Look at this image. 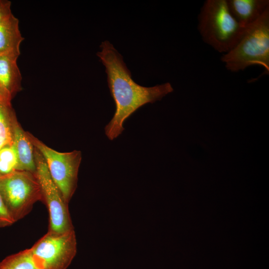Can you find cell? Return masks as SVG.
<instances>
[{
    "label": "cell",
    "instance_id": "6da1fadb",
    "mask_svg": "<svg viewBox=\"0 0 269 269\" xmlns=\"http://www.w3.org/2000/svg\"><path fill=\"white\" fill-rule=\"evenodd\" d=\"M97 55L106 67L108 86L116 111L105 128V134L111 140L124 130V122L138 109L147 103L160 100L173 91L171 85L165 83L146 87L136 83L125 63L123 57L108 41L102 42Z\"/></svg>",
    "mask_w": 269,
    "mask_h": 269
},
{
    "label": "cell",
    "instance_id": "7a4b0ae2",
    "mask_svg": "<svg viewBox=\"0 0 269 269\" xmlns=\"http://www.w3.org/2000/svg\"><path fill=\"white\" fill-rule=\"evenodd\" d=\"M198 30L203 41L225 54L239 41L247 27L231 13L227 0H206L198 17Z\"/></svg>",
    "mask_w": 269,
    "mask_h": 269
},
{
    "label": "cell",
    "instance_id": "3957f363",
    "mask_svg": "<svg viewBox=\"0 0 269 269\" xmlns=\"http://www.w3.org/2000/svg\"><path fill=\"white\" fill-rule=\"evenodd\" d=\"M221 60L232 72L258 65L269 73V8L246 28L237 43L223 54Z\"/></svg>",
    "mask_w": 269,
    "mask_h": 269
},
{
    "label": "cell",
    "instance_id": "277c9868",
    "mask_svg": "<svg viewBox=\"0 0 269 269\" xmlns=\"http://www.w3.org/2000/svg\"><path fill=\"white\" fill-rule=\"evenodd\" d=\"M0 194L15 222L31 210L34 204L41 201V193L35 174L15 170L0 175Z\"/></svg>",
    "mask_w": 269,
    "mask_h": 269
},
{
    "label": "cell",
    "instance_id": "5b68a950",
    "mask_svg": "<svg viewBox=\"0 0 269 269\" xmlns=\"http://www.w3.org/2000/svg\"><path fill=\"white\" fill-rule=\"evenodd\" d=\"M28 134L34 147L44 158L51 178L65 201L69 204L77 187L81 152L77 150L67 152L57 151L30 133Z\"/></svg>",
    "mask_w": 269,
    "mask_h": 269
},
{
    "label": "cell",
    "instance_id": "8992f818",
    "mask_svg": "<svg viewBox=\"0 0 269 269\" xmlns=\"http://www.w3.org/2000/svg\"><path fill=\"white\" fill-rule=\"evenodd\" d=\"M34 156L35 174L40 187L41 201L45 204L49 214L48 231L61 233L74 230L68 204L51 178L44 158L35 147Z\"/></svg>",
    "mask_w": 269,
    "mask_h": 269
},
{
    "label": "cell",
    "instance_id": "52a82bcc",
    "mask_svg": "<svg viewBox=\"0 0 269 269\" xmlns=\"http://www.w3.org/2000/svg\"><path fill=\"white\" fill-rule=\"evenodd\" d=\"M30 249L43 269H67L77 253L75 231H48Z\"/></svg>",
    "mask_w": 269,
    "mask_h": 269
},
{
    "label": "cell",
    "instance_id": "ba28073f",
    "mask_svg": "<svg viewBox=\"0 0 269 269\" xmlns=\"http://www.w3.org/2000/svg\"><path fill=\"white\" fill-rule=\"evenodd\" d=\"M17 60L0 55V98L10 102L22 90V76Z\"/></svg>",
    "mask_w": 269,
    "mask_h": 269
},
{
    "label": "cell",
    "instance_id": "9c48e42d",
    "mask_svg": "<svg viewBox=\"0 0 269 269\" xmlns=\"http://www.w3.org/2000/svg\"><path fill=\"white\" fill-rule=\"evenodd\" d=\"M227 2L233 16L244 27L256 21L269 8V0H227Z\"/></svg>",
    "mask_w": 269,
    "mask_h": 269
},
{
    "label": "cell",
    "instance_id": "30bf717a",
    "mask_svg": "<svg viewBox=\"0 0 269 269\" xmlns=\"http://www.w3.org/2000/svg\"><path fill=\"white\" fill-rule=\"evenodd\" d=\"M24 39L19 29V20L12 14L0 23V55L18 59Z\"/></svg>",
    "mask_w": 269,
    "mask_h": 269
},
{
    "label": "cell",
    "instance_id": "8fae6325",
    "mask_svg": "<svg viewBox=\"0 0 269 269\" xmlns=\"http://www.w3.org/2000/svg\"><path fill=\"white\" fill-rule=\"evenodd\" d=\"M13 144L18 158L16 170L35 173L36 167L34 146L29 137L28 132L24 131L17 120L14 125Z\"/></svg>",
    "mask_w": 269,
    "mask_h": 269
},
{
    "label": "cell",
    "instance_id": "7c38bea8",
    "mask_svg": "<svg viewBox=\"0 0 269 269\" xmlns=\"http://www.w3.org/2000/svg\"><path fill=\"white\" fill-rule=\"evenodd\" d=\"M16 120L11 102L0 98V150L13 143V128Z\"/></svg>",
    "mask_w": 269,
    "mask_h": 269
},
{
    "label": "cell",
    "instance_id": "4fadbf2b",
    "mask_svg": "<svg viewBox=\"0 0 269 269\" xmlns=\"http://www.w3.org/2000/svg\"><path fill=\"white\" fill-rule=\"evenodd\" d=\"M0 269H43L30 248L9 255L0 262Z\"/></svg>",
    "mask_w": 269,
    "mask_h": 269
},
{
    "label": "cell",
    "instance_id": "5bb4252c",
    "mask_svg": "<svg viewBox=\"0 0 269 269\" xmlns=\"http://www.w3.org/2000/svg\"><path fill=\"white\" fill-rule=\"evenodd\" d=\"M18 158L13 143L0 150V175L8 174L17 169Z\"/></svg>",
    "mask_w": 269,
    "mask_h": 269
},
{
    "label": "cell",
    "instance_id": "9a60e30c",
    "mask_svg": "<svg viewBox=\"0 0 269 269\" xmlns=\"http://www.w3.org/2000/svg\"><path fill=\"white\" fill-rule=\"evenodd\" d=\"M14 223L0 194V228L10 226Z\"/></svg>",
    "mask_w": 269,
    "mask_h": 269
},
{
    "label": "cell",
    "instance_id": "2e32d148",
    "mask_svg": "<svg viewBox=\"0 0 269 269\" xmlns=\"http://www.w3.org/2000/svg\"><path fill=\"white\" fill-rule=\"evenodd\" d=\"M11 2L8 0H0V23L9 18L12 13L11 10Z\"/></svg>",
    "mask_w": 269,
    "mask_h": 269
}]
</instances>
